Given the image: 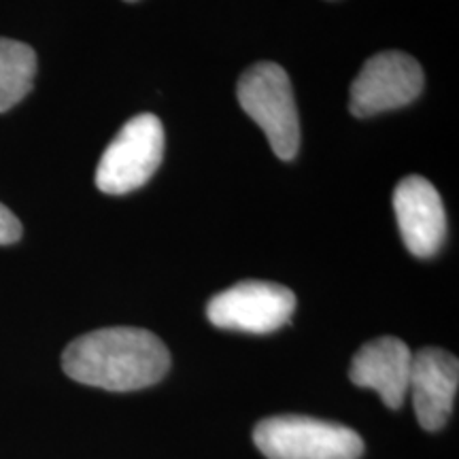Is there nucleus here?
Wrapping results in <instances>:
<instances>
[{
    "label": "nucleus",
    "instance_id": "nucleus-1",
    "mask_svg": "<svg viewBox=\"0 0 459 459\" xmlns=\"http://www.w3.org/2000/svg\"><path fill=\"white\" fill-rule=\"evenodd\" d=\"M62 368L83 385L136 392L162 381L170 353L149 330L105 328L74 338L62 353Z\"/></svg>",
    "mask_w": 459,
    "mask_h": 459
},
{
    "label": "nucleus",
    "instance_id": "nucleus-2",
    "mask_svg": "<svg viewBox=\"0 0 459 459\" xmlns=\"http://www.w3.org/2000/svg\"><path fill=\"white\" fill-rule=\"evenodd\" d=\"M237 96L243 111L260 126L277 158H296L300 149V117L290 74L277 62H257L240 74Z\"/></svg>",
    "mask_w": 459,
    "mask_h": 459
},
{
    "label": "nucleus",
    "instance_id": "nucleus-3",
    "mask_svg": "<svg viewBox=\"0 0 459 459\" xmlns=\"http://www.w3.org/2000/svg\"><path fill=\"white\" fill-rule=\"evenodd\" d=\"M254 440L268 459H358L364 453V440L351 428L300 415L264 419Z\"/></svg>",
    "mask_w": 459,
    "mask_h": 459
},
{
    "label": "nucleus",
    "instance_id": "nucleus-4",
    "mask_svg": "<svg viewBox=\"0 0 459 459\" xmlns=\"http://www.w3.org/2000/svg\"><path fill=\"white\" fill-rule=\"evenodd\" d=\"M164 158V126L156 115L132 117L108 143L96 169V186L111 196L134 192L152 179Z\"/></svg>",
    "mask_w": 459,
    "mask_h": 459
},
{
    "label": "nucleus",
    "instance_id": "nucleus-5",
    "mask_svg": "<svg viewBox=\"0 0 459 459\" xmlns=\"http://www.w3.org/2000/svg\"><path fill=\"white\" fill-rule=\"evenodd\" d=\"M296 311L294 291L268 281H243L211 298L206 317L221 330L271 334Z\"/></svg>",
    "mask_w": 459,
    "mask_h": 459
},
{
    "label": "nucleus",
    "instance_id": "nucleus-6",
    "mask_svg": "<svg viewBox=\"0 0 459 459\" xmlns=\"http://www.w3.org/2000/svg\"><path fill=\"white\" fill-rule=\"evenodd\" d=\"M423 90V71L404 51H381L368 57L351 83L349 108L355 117L411 105Z\"/></svg>",
    "mask_w": 459,
    "mask_h": 459
},
{
    "label": "nucleus",
    "instance_id": "nucleus-7",
    "mask_svg": "<svg viewBox=\"0 0 459 459\" xmlns=\"http://www.w3.org/2000/svg\"><path fill=\"white\" fill-rule=\"evenodd\" d=\"M394 211L406 249L432 257L446 238V213L438 189L426 177H404L394 189Z\"/></svg>",
    "mask_w": 459,
    "mask_h": 459
},
{
    "label": "nucleus",
    "instance_id": "nucleus-8",
    "mask_svg": "<svg viewBox=\"0 0 459 459\" xmlns=\"http://www.w3.org/2000/svg\"><path fill=\"white\" fill-rule=\"evenodd\" d=\"M459 385V361L445 349L426 347L412 353L409 394L417 421L428 432L445 428Z\"/></svg>",
    "mask_w": 459,
    "mask_h": 459
},
{
    "label": "nucleus",
    "instance_id": "nucleus-9",
    "mask_svg": "<svg viewBox=\"0 0 459 459\" xmlns=\"http://www.w3.org/2000/svg\"><path fill=\"white\" fill-rule=\"evenodd\" d=\"M412 351L400 338L381 336L353 355L349 377L358 387L375 389L389 409L398 411L409 395Z\"/></svg>",
    "mask_w": 459,
    "mask_h": 459
},
{
    "label": "nucleus",
    "instance_id": "nucleus-10",
    "mask_svg": "<svg viewBox=\"0 0 459 459\" xmlns=\"http://www.w3.org/2000/svg\"><path fill=\"white\" fill-rule=\"evenodd\" d=\"M37 74V54L30 45L0 39V113L24 100Z\"/></svg>",
    "mask_w": 459,
    "mask_h": 459
},
{
    "label": "nucleus",
    "instance_id": "nucleus-11",
    "mask_svg": "<svg viewBox=\"0 0 459 459\" xmlns=\"http://www.w3.org/2000/svg\"><path fill=\"white\" fill-rule=\"evenodd\" d=\"M22 238V223L4 204H0V245H13Z\"/></svg>",
    "mask_w": 459,
    "mask_h": 459
},
{
    "label": "nucleus",
    "instance_id": "nucleus-12",
    "mask_svg": "<svg viewBox=\"0 0 459 459\" xmlns=\"http://www.w3.org/2000/svg\"><path fill=\"white\" fill-rule=\"evenodd\" d=\"M126 3H136V0H126Z\"/></svg>",
    "mask_w": 459,
    "mask_h": 459
}]
</instances>
